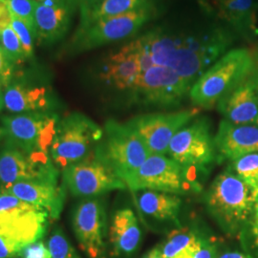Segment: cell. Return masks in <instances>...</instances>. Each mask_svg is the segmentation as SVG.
Listing matches in <instances>:
<instances>
[{
	"label": "cell",
	"mask_w": 258,
	"mask_h": 258,
	"mask_svg": "<svg viewBox=\"0 0 258 258\" xmlns=\"http://www.w3.org/2000/svg\"><path fill=\"white\" fill-rule=\"evenodd\" d=\"M20 258H52L48 245L43 241L37 240L26 245L19 253Z\"/></svg>",
	"instance_id": "33"
},
{
	"label": "cell",
	"mask_w": 258,
	"mask_h": 258,
	"mask_svg": "<svg viewBox=\"0 0 258 258\" xmlns=\"http://www.w3.org/2000/svg\"><path fill=\"white\" fill-rule=\"evenodd\" d=\"M196 2L198 3V5L200 6V8L203 11L204 13L207 14L208 16L215 15L214 10L212 9V7L210 5V3L208 2V0H196Z\"/></svg>",
	"instance_id": "38"
},
{
	"label": "cell",
	"mask_w": 258,
	"mask_h": 258,
	"mask_svg": "<svg viewBox=\"0 0 258 258\" xmlns=\"http://www.w3.org/2000/svg\"><path fill=\"white\" fill-rule=\"evenodd\" d=\"M143 72L134 38L102 56L96 68L97 79L104 87L124 98Z\"/></svg>",
	"instance_id": "15"
},
{
	"label": "cell",
	"mask_w": 258,
	"mask_h": 258,
	"mask_svg": "<svg viewBox=\"0 0 258 258\" xmlns=\"http://www.w3.org/2000/svg\"><path fill=\"white\" fill-rule=\"evenodd\" d=\"M5 109L12 114L54 111L55 101L51 89L19 73L5 88Z\"/></svg>",
	"instance_id": "17"
},
{
	"label": "cell",
	"mask_w": 258,
	"mask_h": 258,
	"mask_svg": "<svg viewBox=\"0 0 258 258\" xmlns=\"http://www.w3.org/2000/svg\"><path fill=\"white\" fill-rule=\"evenodd\" d=\"M59 120L54 111L4 116L1 118L0 139L26 152L50 154Z\"/></svg>",
	"instance_id": "9"
},
{
	"label": "cell",
	"mask_w": 258,
	"mask_h": 258,
	"mask_svg": "<svg viewBox=\"0 0 258 258\" xmlns=\"http://www.w3.org/2000/svg\"><path fill=\"white\" fill-rule=\"evenodd\" d=\"M76 238L88 258H108V228L105 202L98 197L84 198L72 214Z\"/></svg>",
	"instance_id": "12"
},
{
	"label": "cell",
	"mask_w": 258,
	"mask_h": 258,
	"mask_svg": "<svg viewBox=\"0 0 258 258\" xmlns=\"http://www.w3.org/2000/svg\"><path fill=\"white\" fill-rule=\"evenodd\" d=\"M200 229L197 227H181L167 233L156 247L148 251L151 258H176L188 249L197 238Z\"/></svg>",
	"instance_id": "25"
},
{
	"label": "cell",
	"mask_w": 258,
	"mask_h": 258,
	"mask_svg": "<svg viewBox=\"0 0 258 258\" xmlns=\"http://www.w3.org/2000/svg\"><path fill=\"white\" fill-rule=\"evenodd\" d=\"M201 108L194 107L172 112L142 114L127 120L126 123L143 140L150 155H166L176 133L198 117Z\"/></svg>",
	"instance_id": "13"
},
{
	"label": "cell",
	"mask_w": 258,
	"mask_h": 258,
	"mask_svg": "<svg viewBox=\"0 0 258 258\" xmlns=\"http://www.w3.org/2000/svg\"><path fill=\"white\" fill-rule=\"evenodd\" d=\"M103 135V128L81 112H72L60 119L50 156L58 170L92 156Z\"/></svg>",
	"instance_id": "7"
},
{
	"label": "cell",
	"mask_w": 258,
	"mask_h": 258,
	"mask_svg": "<svg viewBox=\"0 0 258 258\" xmlns=\"http://www.w3.org/2000/svg\"><path fill=\"white\" fill-rule=\"evenodd\" d=\"M200 173L180 165L167 155L148 157L138 170L125 182L133 191L156 190L176 195L201 194L203 184Z\"/></svg>",
	"instance_id": "6"
},
{
	"label": "cell",
	"mask_w": 258,
	"mask_h": 258,
	"mask_svg": "<svg viewBox=\"0 0 258 258\" xmlns=\"http://www.w3.org/2000/svg\"><path fill=\"white\" fill-rule=\"evenodd\" d=\"M1 192L12 194L21 201L44 210L52 220L59 218L66 198L64 184L42 182H20Z\"/></svg>",
	"instance_id": "21"
},
{
	"label": "cell",
	"mask_w": 258,
	"mask_h": 258,
	"mask_svg": "<svg viewBox=\"0 0 258 258\" xmlns=\"http://www.w3.org/2000/svg\"><path fill=\"white\" fill-rule=\"evenodd\" d=\"M228 167L258 196V153L240 157Z\"/></svg>",
	"instance_id": "26"
},
{
	"label": "cell",
	"mask_w": 258,
	"mask_h": 258,
	"mask_svg": "<svg viewBox=\"0 0 258 258\" xmlns=\"http://www.w3.org/2000/svg\"><path fill=\"white\" fill-rule=\"evenodd\" d=\"M166 155L188 169L208 175L212 165L217 163L210 119L196 117L180 129L171 140Z\"/></svg>",
	"instance_id": "10"
},
{
	"label": "cell",
	"mask_w": 258,
	"mask_h": 258,
	"mask_svg": "<svg viewBox=\"0 0 258 258\" xmlns=\"http://www.w3.org/2000/svg\"><path fill=\"white\" fill-rule=\"evenodd\" d=\"M63 184L76 197L92 198L124 189L125 183L94 155L61 170Z\"/></svg>",
	"instance_id": "14"
},
{
	"label": "cell",
	"mask_w": 258,
	"mask_h": 258,
	"mask_svg": "<svg viewBox=\"0 0 258 258\" xmlns=\"http://www.w3.org/2000/svg\"><path fill=\"white\" fill-rule=\"evenodd\" d=\"M72 4H74L77 7V9L83 8V7H87V6H91L94 5L102 0H69Z\"/></svg>",
	"instance_id": "39"
},
{
	"label": "cell",
	"mask_w": 258,
	"mask_h": 258,
	"mask_svg": "<svg viewBox=\"0 0 258 258\" xmlns=\"http://www.w3.org/2000/svg\"><path fill=\"white\" fill-rule=\"evenodd\" d=\"M214 145L219 164L258 153V125L235 124L223 119L214 135Z\"/></svg>",
	"instance_id": "18"
},
{
	"label": "cell",
	"mask_w": 258,
	"mask_h": 258,
	"mask_svg": "<svg viewBox=\"0 0 258 258\" xmlns=\"http://www.w3.org/2000/svg\"><path fill=\"white\" fill-rule=\"evenodd\" d=\"M254 2H255V3H256V5H257V7H258V0H254Z\"/></svg>",
	"instance_id": "43"
},
{
	"label": "cell",
	"mask_w": 258,
	"mask_h": 258,
	"mask_svg": "<svg viewBox=\"0 0 258 258\" xmlns=\"http://www.w3.org/2000/svg\"><path fill=\"white\" fill-rule=\"evenodd\" d=\"M52 258H81L60 228H55L48 240Z\"/></svg>",
	"instance_id": "29"
},
{
	"label": "cell",
	"mask_w": 258,
	"mask_h": 258,
	"mask_svg": "<svg viewBox=\"0 0 258 258\" xmlns=\"http://www.w3.org/2000/svg\"><path fill=\"white\" fill-rule=\"evenodd\" d=\"M0 48L16 67L28 60L18 34L12 26L0 31Z\"/></svg>",
	"instance_id": "28"
},
{
	"label": "cell",
	"mask_w": 258,
	"mask_h": 258,
	"mask_svg": "<svg viewBox=\"0 0 258 258\" xmlns=\"http://www.w3.org/2000/svg\"><path fill=\"white\" fill-rule=\"evenodd\" d=\"M76 10L69 0L51 6L38 4L35 14L37 43L45 46L61 40L69 31Z\"/></svg>",
	"instance_id": "20"
},
{
	"label": "cell",
	"mask_w": 258,
	"mask_h": 258,
	"mask_svg": "<svg viewBox=\"0 0 258 258\" xmlns=\"http://www.w3.org/2000/svg\"><path fill=\"white\" fill-rule=\"evenodd\" d=\"M16 75V66L10 61L0 48V83L6 88Z\"/></svg>",
	"instance_id": "34"
},
{
	"label": "cell",
	"mask_w": 258,
	"mask_h": 258,
	"mask_svg": "<svg viewBox=\"0 0 258 258\" xmlns=\"http://www.w3.org/2000/svg\"><path fill=\"white\" fill-rule=\"evenodd\" d=\"M157 16L156 6L151 4L128 14L78 26L74 35L66 44L64 53L67 55H78L134 37Z\"/></svg>",
	"instance_id": "4"
},
{
	"label": "cell",
	"mask_w": 258,
	"mask_h": 258,
	"mask_svg": "<svg viewBox=\"0 0 258 258\" xmlns=\"http://www.w3.org/2000/svg\"><path fill=\"white\" fill-rule=\"evenodd\" d=\"M21 249L17 244L0 235V258L19 257Z\"/></svg>",
	"instance_id": "35"
},
{
	"label": "cell",
	"mask_w": 258,
	"mask_h": 258,
	"mask_svg": "<svg viewBox=\"0 0 258 258\" xmlns=\"http://www.w3.org/2000/svg\"><path fill=\"white\" fill-rule=\"evenodd\" d=\"M203 201L212 219L230 237H238L258 217L257 195L228 166L210 184Z\"/></svg>",
	"instance_id": "2"
},
{
	"label": "cell",
	"mask_w": 258,
	"mask_h": 258,
	"mask_svg": "<svg viewBox=\"0 0 258 258\" xmlns=\"http://www.w3.org/2000/svg\"><path fill=\"white\" fill-rule=\"evenodd\" d=\"M59 170L49 153L26 152L2 140L0 147V192L20 182L58 184Z\"/></svg>",
	"instance_id": "11"
},
{
	"label": "cell",
	"mask_w": 258,
	"mask_h": 258,
	"mask_svg": "<svg viewBox=\"0 0 258 258\" xmlns=\"http://www.w3.org/2000/svg\"><path fill=\"white\" fill-rule=\"evenodd\" d=\"M143 233L137 216L129 208L116 211L108 228V248L113 258H131L138 251Z\"/></svg>",
	"instance_id": "19"
},
{
	"label": "cell",
	"mask_w": 258,
	"mask_h": 258,
	"mask_svg": "<svg viewBox=\"0 0 258 258\" xmlns=\"http://www.w3.org/2000/svg\"><path fill=\"white\" fill-rule=\"evenodd\" d=\"M256 66L253 49L229 50L194 83L189 98L198 108L212 109L249 76Z\"/></svg>",
	"instance_id": "3"
},
{
	"label": "cell",
	"mask_w": 258,
	"mask_h": 258,
	"mask_svg": "<svg viewBox=\"0 0 258 258\" xmlns=\"http://www.w3.org/2000/svg\"><path fill=\"white\" fill-rule=\"evenodd\" d=\"M225 0H208V2L210 3V5L212 6V9L214 10V12H215V9L221 4L222 2H224Z\"/></svg>",
	"instance_id": "42"
},
{
	"label": "cell",
	"mask_w": 258,
	"mask_h": 258,
	"mask_svg": "<svg viewBox=\"0 0 258 258\" xmlns=\"http://www.w3.org/2000/svg\"><path fill=\"white\" fill-rule=\"evenodd\" d=\"M38 4H43V5H48V6H51V5H55L56 3L62 1V0H36Z\"/></svg>",
	"instance_id": "41"
},
{
	"label": "cell",
	"mask_w": 258,
	"mask_h": 258,
	"mask_svg": "<svg viewBox=\"0 0 258 258\" xmlns=\"http://www.w3.org/2000/svg\"><path fill=\"white\" fill-rule=\"evenodd\" d=\"M13 19L14 16L8 5L3 0H0V31L12 26Z\"/></svg>",
	"instance_id": "37"
},
{
	"label": "cell",
	"mask_w": 258,
	"mask_h": 258,
	"mask_svg": "<svg viewBox=\"0 0 258 258\" xmlns=\"http://www.w3.org/2000/svg\"><path fill=\"white\" fill-rule=\"evenodd\" d=\"M49 215L33 205L0 213V235L23 249L45 234Z\"/></svg>",
	"instance_id": "16"
},
{
	"label": "cell",
	"mask_w": 258,
	"mask_h": 258,
	"mask_svg": "<svg viewBox=\"0 0 258 258\" xmlns=\"http://www.w3.org/2000/svg\"><path fill=\"white\" fill-rule=\"evenodd\" d=\"M239 246L250 258H258V217L238 235Z\"/></svg>",
	"instance_id": "32"
},
{
	"label": "cell",
	"mask_w": 258,
	"mask_h": 258,
	"mask_svg": "<svg viewBox=\"0 0 258 258\" xmlns=\"http://www.w3.org/2000/svg\"><path fill=\"white\" fill-rule=\"evenodd\" d=\"M151 4H154L153 0H102L91 6L79 9V26H84L100 19L128 14Z\"/></svg>",
	"instance_id": "24"
},
{
	"label": "cell",
	"mask_w": 258,
	"mask_h": 258,
	"mask_svg": "<svg viewBox=\"0 0 258 258\" xmlns=\"http://www.w3.org/2000/svg\"><path fill=\"white\" fill-rule=\"evenodd\" d=\"M192 85L169 68L153 66L141 73L125 99L144 107L174 108L189 96Z\"/></svg>",
	"instance_id": "8"
},
{
	"label": "cell",
	"mask_w": 258,
	"mask_h": 258,
	"mask_svg": "<svg viewBox=\"0 0 258 258\" xmlns=\"http://www.w3.org/2000/svg\"><path fill=\"white\" fill-rule=\"evenodd\" d=\"M220 245L216 237L200 229L192 245L176 258H216Z\"/></svg>",
	"instance_id": "27"
},
{
	"label": "cell",
	"mask_w": 258,
	"mask_h": 258,
	"mask_svg": "<svg viewBox=\"0 0 258 258\" xmlns=\"http://www.w3.org/2000/svg\"><path fill=\"white\" fill-rule=\"evenodd\" d=\"M4 92H5V87L0 83V113L3 109H5V103H4Z\"/></svg>",
	"instance_id": "40"
},
{
	"label": "cell",
	"mask_w": 258,
	"mask_h": 258,
	"mask_svg": "<svg viewBox=\"0 0 258 258\" xmlns=\"http://www.w3.org/2000/svg\"><path fill=\"white\" fill-rule=\"evenodd\" d=\"M9 7L14 18L21 19L35 28V14L37 3L36 0H3Z\"/></svg>",
	"instance_id": "31"
},
{
	"label": "cell",
	"mask_w": 258,
	"mask_h": 258,
	"mask_svg": "<svg viewBox=\"0 0 258 258\" xmlns=\"http://www.w3.org/2000/svg\"><path fill=\"white\" fill-rule=\"evenodd\" d=\"M135 38L153 66L169 68L194 84L237 37L223 23L212 22L184 30L161 25Z\"/></svg>",
	"instance_id": "1"
},
{
	"label": "cell",
	"mask_w": 258,
	"mask_h": 258,
	"mask_svg": "<svg viewBox=\"0 0 258 258\" xmlns=\"http://www.w3.org/2000/svg\"><path fill=\"white\" fill-rule=\"evenodd\" d=\"M12 27L18 34L25 56L27 57L28 60H30L31 58H33L35 54V45L37 42L36 29L30 26L23 20L16 18L13 19Z\"/></svg>",
	"instance_id": "30"
},
{
	"label": "cell",
	"mask_w": 258,
	"mask_h": 258,
	"mask_svg": "<svg viewBox=\"0 0 258 258\" xmlns=\"http://www.w3.org/2000/svg\"><path fill=\"white\" fill-rule=\"evenodd\" d=\"M216 258H250L249 255L240 248H230L220 245Z\"/></svg>",
	"instance_id": "36"
},
{
	"label": "cell",
	"mask_w": 258,
	"mask_h": 258,
	"mask_svg": "<svg viewBox=\"0 0 258 258\" xmlns=\"http://www.w3.org/2000/svg\"><path fill=\"white\" fill-rule=\"evenodd\" d=\"M258 7L254 0H225L215 17L238 37L252 42L258 37Z\"/></svg>",
	"instance_id": "22"
},
{
	"label": "cell",
	"mask_w": 258,
	"mask_h": 258,
	"mask_svg": "<svg viewBox=\"0 0 258 258\" xmlns=\"http://www.w3.org/2000/svg\"><path fill=\"white\" fill-rule=\"evenodd\" d=\"M141 213L158 224H169L181 228L179 215L183 200L179 195L156 190L141 189L133 191Z\"/></svg>",
	"instance_id": "23"
},
{
	"label": "cell",
	"mask_w": 258,
	"mask_h": 258,
	"mask_svg": "<svg viewBox=\"0 0 258 258\" xmlns=\"http://www.w3.org/2000/svg\"><path fill=\"white\" fill-rule=\"evenodd\" d=\"M93 155L125 183L150 156V152L126 122L110 119L103 126L102 140Z\"/></svg>",
	"instance_id": "5"
}]
</instances>
